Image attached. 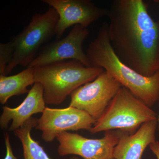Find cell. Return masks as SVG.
Here are the masks:
<instances>
[{"mask_svg":"<svg viewBox=\"0 0 159 159\" xmlns=\"http://www.w3.org/2000/svg\"><path fill=\"white\" fill-rule=\"evenodd\" d=\"M107 32L119 59L139 74L159 71V20L143 0H114L107 9Z\"/></svg>","mask_w":159,"mask_h":159,"instance_id":"6da1fadb","label":"cell"},{"mask_svg":"<svg viewBox=\"0 0 159 159\" xmlns=\"http://www.w3.org/2000/svg\"><path fill=\"white\" fill-rule=\"evenodd\" d=\"M107 26L106 23L100 26L97 37L87 49V56L93 67L105 70L122 86L150 107L159 101V71L151 77H145L122 62L111 46Z\"/></svg>","mask_w":159,"mask_h":159,"instance_id":"7a4b0ae2","label":"cell"},{"mask_svg":"<svg viewBox=\"0 0 159 159\" xmlns=\"http://www.w3.org/2000/svg\"><path fill=\"white\" fill-rule=\"evenodd\" d=\"M35 83L43 88L46 104L58 105L76 89L96 79L104 72L97 67H87L75 60H68L32 68Z\"/></svg>","mask_w":159,"mask_h":159,"instance_id":"3957f363","label":"cell"},{"mask_svg":"<svg viewBox=\"0 0 159 159\" xmlns=\"http://www.w3.org/2000/svg\"><path fill=\"white\" fill-rule=\"evenodd\" d=\"M157 119L154 111L122 86L89 132L120 130L132 134L144 123Z\"/></svg>","mask_w":159,"mask_h":159,"instance_id":"277c9868","label":"cell"},{"mask_svg":"<svg viewBox=\"0 0 159 159\" xmlns=\"http://www.w3.org/2000/svg\"><path fill=\"white\" fill-rule=\"evenodd\" d=\"M58 20L57 11L50 7L44 13L34 14L24 30L11 38L10 41L14 51L6 75L18 66H29L37 57L41 46L56 35Z\"/></svg>","mask_w":159,"mask_h":159,"instance_id":"5b68a950","label":"cell"},{"mask_svg":"<svg viewBox=\"0 0 159 159\" xmlns=\"http://www.w3.org/2000/svg\"><path fill=\"white\" fill-rule=\"evenodd\" d=\"M122 87L104 70L94 80L81 86L71 93L69 106L84 111L97 121Z\"/></svg>","mask_w":159,"mask_h":159,"instance_id":"8992f818","label":"cell"},{"mask_svg":"<svg viewBox=\"0 0 159 159\" xmlns=\"http://www.w3.org/2000/svg\"><path fill=\"white\" fill-rule=\"evenodd\" d=\"M105 132L104 136L100 139H88L69 132L61 133L56 138L59 143L58 155H74L84 159H115L114 148L125 132L120 130Z\"/></svg>","mask_w":159,"mask_h":159,"instance_id":"52a82bcc","label":"cell"},{"mask_svg":"<svg viewBox=\"0 0 159 159\" xmlns=\"http://www.w3.org/2000/svg\"><path fill=\"white\" fill-rule=\"evenodd\" d=\"M89 34L87 28L74 25L66 37L44 46L28 68L68 60H75L86 66L93 67L83 50V44Z\"/></svg>","mask_w":159,"mask_h":159,"instance_id":"ba28073f","label":"cell"},{"mask_svg":"<svg viewBox=\"0 0 159 159\" xmlns=\"http://www.w3.org/2000/svg\"><path fill=\"white\" fill-rule=\"evenodd\" d=\"M97 121L87 113L69 106L64 108L46 107L38 119L35 128L42 132V139L51 142L57 135L69 131L85 129L89 131Z\"/></svg>","mask_w":159,"mask_h":159,"instance_id":"9c48e42d","label":"cell"},{"mask_svg":"<svg viewBox=\"0 0 159 159\" xmlns=\"http://www.w3.org/2000/svg\"><path fill=\"white\" fill-rule=\"evenodd\" d=\"M56 10L59 20L56 39H60L72 26L80 25L87 28L94 21L107 16V9L97 6L90 0H43Z\"/></svg>","mask_w":159,"mask_h":159,"instance_id":"30bf717a","label":"cell"},{"mask_svg":"<svg viewBox=\"0 0 159 159\" xmlns=\"http://www.w3.org/2000/svg\"><path fill=\"white\" fill-rule=\"evenodd\" d=\"M45 104L43 86L39 83H35L25 99L17 107H3L0 117L1 128L8 129L9 122L12 120L9 131H14L23 126L34 114L43 113L46 107Z\"/></svg>","mask_w":159,"mask_h":159,"instance_id":"8fae6325","label":"cell"},{"mask_svg":"<svg viewBox=\"0 0 159 159\" xmlns=\"http://www.w3.org/2000/svg\"><path fill=\"white\" fill-rule=\"evenodd\" d=\"M157 120L144 123L135 133H125L114 150L115 159H141L145 148L155 142Z\"/></svg>","mask_w":159,"mask_h":159,"instance_id":"7c38bea8","label":"cell"},{"mask_svg":"<svg viewBox=\"0 0 159 159\" xmlns=\"http://www.w3.org/2000/svg\"><path fill=\"white\" fill-rule=\"evenodd\" d=\"M34 83L32 68H27L12 76L0 75V102L4 105L11 97L29 93L28 87Z\"/></svg>","mask_w":159,"mask_h":159,"instance_id":"4fadbf2b","label":"cell"},{"mask_svg":"<svg viewBox=\"0 0 159 159\" xmlns=\"http://www.w3.org/2000/svg\"><path fill=\"white\" fill-rule=\"evenodd\" d=\"M37 118L31 117L23 126L14 131L22 145L24 159H51L38 142L32 139L31 131L37 125ZM70 159H79L74 157Z\"/></svg>","mask_w":159,"mask_h":159,"instance_id":"5bb4252c","label":"cell"},{"mask_svg":"<svg viewBox=\"0 0 159 159\" xmlns=\"http://www.w3.org/2000/svg\"><path fill=\"white\" fill-rule=\"evenodd\" d=\"M11 42L0 43V74L6 76L7 66L11 61L13 54Z\"/></svg>","mask_w":159,"mask_h":159,"instance_id":"9a60e30c","label":"cell"},{"mask_svg":"<svg viewBox=\"0 0 159 159\" xmlns=\"http://www.w3.org/2000/svg\"><path fill=\"white\" fill-rule=\"evenodd\" d=\"M5 145L6 147V156L4 159H18L15 156L10 144V139L9 134L6 132L4 134Z\"/></svg>","mask_w":159,"mask_h":159,"instance_id":"2e32d148","label":"cell"},{"mask_svg":"<svg viewBox=\"0 0 159 159\" xmlns=\"http://www.w3.org/2000/svg\"><path fill=\"white\" fill-rule=\"evenodd\" d=\"M149 148L157 159H159V142L157 141L152 143L149 145Z\"/></svg>","mask_w":159,"mask_h":159,"instance_id":"e0dca14e","label":"cell"},{"mask_svg":"<svg viewBox=\"0 0 159 159\" xmlns=\"http://www.w3.org/2000/svg\"><path fill=\"white\" fill-rule=\"evenodd\" d=\"M157 125L159 129V115L158 116V117L157 119Z\"/></svg>","mask_w":159,"mask_h":159,"instance_id":"ac0fdd59","label":"cell"},{"mask_svg":"<svg viewBox=\"0 0 159 159\" xmlns=\"http://www.w3.org/2000/svg\"><path fill=\"white\" fill-rule=\"evenodd\" d=\"M156 2H157V3H158V5L159 6V1H156Z\"/></svg>","mask_w":159,"mask_h":159,"instance_id":"d6986e66","label":"cell"}]
</instances>
